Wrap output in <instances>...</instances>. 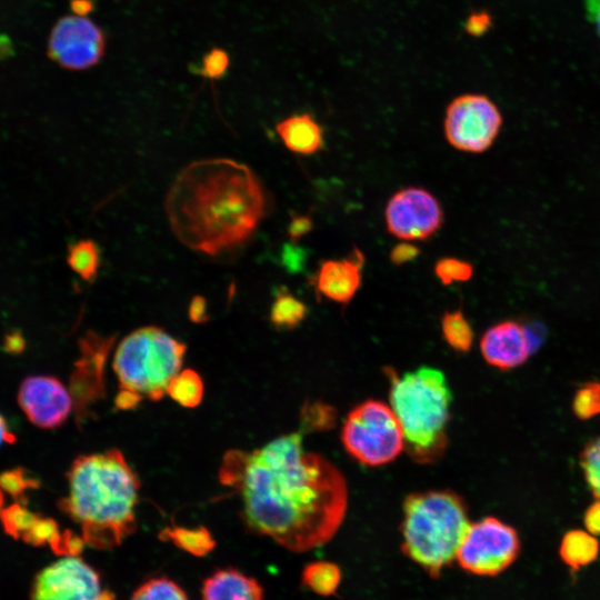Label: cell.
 <instances>
[{
    "label": "cell",
    "mask_w": 600,
    "mask_h": 600,
    "mask_svg": "<svg viewBox=\"0 0 600 600\" xmlns=\"http://www.w3.org/2000/svg\"><path fill=\"white\" fill-rule=\"evenodd\" d=\"M218 476L240 496L247 527L289 551L327 543L346 516L343 474L324 457L303 450L302 431L251 451H228Z\"/></svg>",
    "instance_id": "6da1fadb"
},
{
    "label": "cell",
    "mask_w": 600,
    "mask_h": 600,
    "mask_svg": "<svg viewBox=\"0 0 600 600\" xmlns=\"http://www.w3.org/2000/svg\"><path fill=\"white\" fill-rule=\"evenodd\" d=\"M164 207L174 236L184 246L216 256L250 238L263 217L266 197L249 167L214 158L187 166Z\"/></svg>",
    "instance_id": "7a4b0ae2"
},
{
    "label": "cell",
    "mask_w": 600,
    "mask_h": 600,
    "mask_svg": "<svg viewBox=\"0 0 600 600\" xmlns=\"http://www.w3.org/2000/svg\"><path fill=\"white\" fill-rule=\"evenodd\" d=\"M68 483L59 508L80 526L88 546L109 550L136 531L140 481L120 450L77 457Z\"/></svg>",
    "instance_id": "3957f363"
},
{
    "label": "cell",
    "mask_w": 600,
    "mask_h": 600,
    "mask_svg": "<svg viewBox=\"0 0 600 600\" xmlns=\"http://www.w3.org/2000/svg\"><path fill=\"white\" fill-rule=\"evenodd\" d=\"M390 407L404 438V450L419 463H432L444 453L452 396L439 369L423 366L401 376L387 369Z\"/></svg>",
    "instance_id": "277c9868"
},
{
    "label": "cell",
    "mask_w": 600,
    "mask_h": 600,
    "mask_svg": "<svg viewBox=\"0 0 600 600\" xmlns=\"http://www.w3.org/2000/svg\"><path fill=\"white\" fill-rule=\"evenodd\" d=\"M470 526L464 500L451 490L409 494L403 502L401 549L430 577L451 564Z\"/></svg>",
    "instance_id": "5b68a950"
},
{
    "label": "cell",
    "mask_w": 600,
    "mask_h": 600,
    "mask_svg": "<svg viewBox=\"0 0 600 600\" xmlns=\"http://www.w3.org/2000/svg\"><path fill=\"white\" fill-rule=\"evenodd\" d=\"M184 353V343L159 327L148 326L133 330L121 340L112 368L120 389L159 401L181 371Z\"/></svg>",
    "instance_id": "8992f818"
},
{
    "label": "cell",
    "mask_w": 600,
    "mask_h": 600,
    "mask_svg": "<svg viewBox=\"0 0 600 600\" xmlns=\"http://www.w3.org/2000/svg\"><path fill=\"white\" fill-rule=\"evenodd\" d=\"M341 441L348 453L370 467L393 461L404 449L403 432L391 407L373 399L357 404L348 413Z\"/></svg>",
    "instance_id": "52a82bcc"
},
{
    "label": "cell",
    "mask_w": 600,
    "mask_h": 600,
    "mask_svg": "<svg viewBox=\"0 0 600 600\" xmlns=\"http://www.w3.org/2000/svg\"><path fill=\"white\" fill-rule=\"evenodd\" d=\"M502 123V114L489 97L466 93L448 104L443 130L447 141L454 149L481 153L493 144Z\"/></svg>",
    "instance_id": "ba28073f"
},
{
    "label": "cell",
    "mask_w": 600,
    "mask_h": 600,
    "mask_svg": "<svg viewBox=\"0 0 600 600\" xmlns=\"http://www.w3.org/2000/svg\"><path fill=\"white\" fill-rule=\"evenodd\" d=\"M519 551L517 531L494 517H486L470 523L456 560L471 574L490 577L507 569Z\"/></svg>",
    "instance_id": "9c48e42d"
},
{
    "label": "cell",
    "mask_w": 600,
    "mask_h": 600,
    "mask_svg": "<svg viewBox=\"0 0 600 600\" xmlns=\"http://www.w3.org/2000/svg\"><path fill=\"white\" fill-rule=\"evenodd\" d=\"M99 573L78 557H62L42 569L31 587V600H114Z\"/></svg>",
    "instance_id": "30bf717a"
},
{
    "label": "cell",
    "mask_w": 600,
    "mask_h": 600,
    "mask_svg": "<svg viewBox=\"0 0 600 600\" xmlns=\"http://www.w3.org/2000/svg\"><path fill=\"white\" fill-rule=\"evenodd\" d=\"M384 221L388 232L400 240H426L441 228L443 210L428 190L407 187L388 200Z\"/></svg>",
    "instance_id": "8fae6325"
},
{
    "label": "cell",
    "mask_w": 600,
    "mask_h": 600,
    "mask_svg": "<svg viewBox=\"0 0 600 600\" xmlns=\"http://www.w3.org/2000/svg\"><path fill=\"white\" fill-rule=\"evenodd\" d=\"M104 34L90 19L62 17L53 26L48 41V57L68 70H83L100 61Z\"/></svg>",
    "instance_id": "7c38bea8"
},
{
    "label": "cell",
    "mask_w": 600,
    "mask_h": 600,
    "mask_svg": "<svg viewBox=\"0 0 600 600\" xmlns=\"http://www.w3.org/2000/svg\"><path fill=\"white\" fill-rule=\"evenodd\" d=\"M114 339L89 330L79 340L81 357L74 364L69 390L79 426L90 407L104 396L103 368Z\"/></svg>",
    "instance_id": "4fadbf2b"
},
{
    "label": "cell",
    "mask_w": 600,
    "mask_h": 600,
    "mask_svg": "<svg viewBox=\"0 0 600 600\" xmlns=\"http://www.w3.org/2000/svg\"><path fill=\"white\" fill-rule=\"evenodd\" d=\"M18 402L29 421L42 429L62 426L73 406L70 391L51 376L27 377L20 384Z\"/></svg>",
    "instance_id": "5bb4252c"
},
{
    "label": "cell",
    "mask_w": 600,
    "mask_h": 600,
    "mask_svg": "<svg viewBox=\"0 0 600 600\" xmlns=\"http://www.w3.org/2000/svg\"><path fill=\"white\" fill-rule=\"evenodd\" d=\"M537 346V336L527 326L513 320L496 323L483 333L480 340V350L484 360L502 370L522 364Z\"/></svg>",
    "instance_id": "9a60e30c"
},
{
    "label": "cell",
    "mask_w": 600,
    "mask_h": 600,
    "mask_svg": "<svg viewBox=\"0 0 600 600\" xmlns=\"http://www.w3.org/2000/svg\"><path fill=\"white\" fill-rule=\"evenodd\" d=\"M363 263L364 257L357 248L347 258L321 262L313 278L317 291L331 301L347 304L360 288Z\"/></svg>",
    "instance_id": "2e32d148"
},
{
    "label": "cell",
    "mask_w": 600,
    "mask_h": 600,
    "mask_svg": "<svg viewBox=\"0 0 600 600\" xmlns=\"http://www.w3.org/2000/svg\"><path fill=\"white\" fill-rule=\"evenodd\" d=\"M259 581L234 568L211 573L202 583L201 600H263Z\"/></svg>",
    "instance_id": "e0dca14e"
},
{
    "label": "cell",
    "mask_w": 600,
    "mask_h": 600,
    "mask_svg": "<svg viewBox=\"0 0 600 600\" xmlns=\"http://www.w3.org/2000/svg\"><path fill=\"white\" fill-rule=\"evenodd\" d=\"M276 130L290 151L310 156L323 148V129L308 113L292 114L277 123Z\"/></svg>",
    "instance_id": "ac0fdd59"
},
{
    "label": "cell",
    "mask_w": 600,
    "mask_h": 600,
    "mask_svg": "<svg viewBox=\"0 0 600 600\" xmlns=\"http://www.w3.org/2000/svg\"><path fill=\"white\" fill-rule=\"evenodd\" d=\"M559 551L563 562L571 569L578 570L597 558L599 543L588 531L571 530L563 536Z\"/></svg>",
    "instance_id": "d6986e66"
},
{
    "label": "cell",
    "mask_w": 600,
    "mask_h": 600,
    "mask_svg": "<svg viewBox=\"0 0 600 600\" xmlns=\"http://www.w3.org/2000/svg\"><path fill=\"white\" fill-rule=\"evenodd\" d=\"M159 538L162 541L172 542L179 549L196 557H203L216 547V540L211 532L203 526L196 528L168 527L159 533Z\"/></svg>",
    "instance_id": "ffe728a7"
},
{
    "label": "cell",
    "mask_w": 600,
    "mask_h": 600,
    "mask_svg": "<svg viewBox=\"0 0 600 600\" xmlns=\"http://www.w3.org/2000/svg\"><path fill=\"white\" fill-rule=\"evenodd\" d=\"M307 306L286 287H279L270 309V321L278 330H291L306 318Z\"/></svg>",
    "instance_id": "44dd1931"
},
{
    "label": "cell",
    "mask_w": 600,
    "mask_h": 600,
    "mask_svg": "<svg viewBox=\"0 0 600 600\" xmlns=\"http://www.w3.org/2000/svg\"><path fill=\"white\" fill-rule=\"evenodd\" d=\"M67 263L82 280L92 282L101 264V251L96 241L81 239L68 247Z\"/></svg>",
    "instance_id": "7402d4cb"
},
{
    "label": "cell",
    "mask_w": 600,
    "mask_h": 600,
    "mask_svg": "<svg viewBox=\"0 0 600 600\" xmlns=\"http://www.w3.org/2000/svg\"><path fill=\"white\" fill-rule=\"evenodd\" d=\"M341 577V570L336 563L320 560L304 567L301 581L318 596L329 597L338 590Z\"/></svg>",
    "instance_id": "603a6c76"
},
{
    "label": "cell",
    "mask_w": 600,
    "mask_h": 600,
    "mask_svg": "<svg viewBox=\"0 0 600 600\" xmlns=\"http://www.w3.org/2000/svg\"><path fill=\"white\" fill-rule=\"evenodd\" d=\"M203 391L200 374L192 369H184L171 380L167 394L184 408H196L202 401Z\"/></svg>",
    "instance_id": "cb8c5ba5"
},
{
    "label": "cell",
    "mask_w": 600,
    "mask_h": 600,
    "mask_svg": "<svg viewBox=\"0 0 600 600\" xmlns=\"http://www.w3.org/2000/svg\"><path fill=\"white\" fill-rule=\"evenodd\" d=\"M441 332L449 344L456 351L467 352L473 341V331L461 310L447 311L441 318Z\"/></svg>",
    "instance_id": "d4e9b609"
},
{
    "label": "cell",
    "mask_w": 600,
    "mask_h": 600,
    "mask_svg": "<svg viewBox=\"0 0 600 600\" xmlns=\"http://www.w3.org/2000/svg\"><path fill=\"white\" fill-rule=\"evenodd\" d=\"M130 600H189L184 590L167 577H154L141 583Z\"/></svg>",
    "instance_id": "484cf974"
},
{
    "label": "cell",
    "mask_w": 600,
    "mask_h": 600,
    "mask_svg": "<svg viewBox=\"0 0 600 600\" xmlns=\"http://www.w3.org/2000/svg\"><path fill=\"white\" fill-rule=\"evenodd\" d=\"M39 514L33 513L20 502L0 510V521L4 531L14 539H21L34 523Z\"/></svg>",
    "instance_id": "4316f807"
},
{
    "label": "cell",
    "mask_w": 600,
    "mask_h": 600,
    "mask_svg": "<svg viewBox=\"0 0 600 600\" xmlns=\"http://www.w3.org/2000/svg\"><path fill=\"white\" fill-rule=\"evenodd\" d=\"M38 479L22 468L7 470L0 473V488L17 500L26 502V493L31 489L39 488Z\"/></svg>",
    "instance_id": "83f0119b"
},
{
    "label": "cell",
    "mask_w": 600,
    "mask_h": 600,
    "mask_svg": "<svg viewBox=\"0 0 600 600\" xmlns=\"http://www.w3.org/2000/svg\"><path fill=\"white\" fill-rule=\"evenodd\" d=\"M433 271L442 284L450 286L469 281L473 276V266L459 258L444 257L436 262Z\"/></svg>",
    "instance_id": "f1b7e54d"
},
{
    "label": "cell",
    "mask_w": 600,
    "mask_h": 600,
    "mask_svg": "<svg viewBox=\"0 0 600 600\" xmlns=\"http://www.w3.org/2000/svg\"><path fill=\"white\" fill-rule=\"evenodd\" d=\"M580 464L592 494L600 500V438L584 447Z\"/></svg>",
    "instance_id": "f546056e"
},
{
    "label": "cell",
    "mask_w": 600,
    "mask_h": 600,
    "mask_svg": "<svg viewBox=\"0 0 600 600\" xmlns=\"http://www.w3.org/2000/svg\"><path fill=\"white\" fill-rule=\"evenodd\" d=\"M573 412L579 419H590L600 414V383L588 382L574 394Z\"/></svg>",
    "instance_id": "4dcf8cb0"
},
{
    "label": "cell",
    "mask_w": 600,
    "mask_h": 600,
    "mask_svg": "<svg viewBox=\"0 0 600 600\" xmlns=\"http://www.w3.org/2000/svg\"><path fill=\"white\" fill-rule=\"evenodd\" d=\"M58 523L51 518L39 516L31 528L24 532L21 539L32 546H51L60 534Z\"/></svg>",
    "instance_id": "1f68e13d"
},
{
    "label": "cell",
    "mask_w": 600,
    "mask_h": 600,
    "mask_svg": "<svg viewBox=\"0 0 600 600\" xmlns=\"http://www.w3.org/2000/svg\"><path fill=\"white\" fill-rule=\"evenodd\" d=\"M228 67V53L214 48L203 57L199 73L209 79H219L226 73Z\"/></svg>",
    "instance_id": "d6a6232c"
},
{
    "label": "cell",
    "mask_w": 600,
    "mask_h": 600,
    "mask_svg": "<svg viewBox=\"0 0 600 600\" xmlns=\"http://www.w3.org/2000/svg\"><path fill=\"white\" fill-rule=\"evenodd\" d=\"M86 541L82 536L76 534L71 530L60 532L59 537L51 543V550L61 557H78L84 549Z\"/></svg>",
    "instance_id": "836d02e7"
},
{
    "label": "cell",
    "mask_w": 600,
    "mask_h": 600,
    "mask_svg": "<svg viewBox=\"0 0 600 600\" xmlns=\"http://www.w3.org/2000/svg\"><path fill=\"white\" fill-rule=\"evenodd\" d=\"M332 418V410L330 408H316V404L308 407L306 416L302 418L301 428L304 431L314 430L318 428H324Z\"/></svg>",
    "instance_id": "e575fe53"
},
{
    "label": "cell",
    "mask_w": 600,
    "mask_h": 600,
    "mask_svg": "<svg viewBox=\"0 0 600 600\" xmlns=\"http://www.w3.org/2000/svg\"><path fill=\"white\" fill-rule=\"evenodd\" d=\"M313 229V221L308 214L291 213L288 224V236L290 242H297Z\"/></svg>",
    "instance_id": "d590c367"
},
{
    "label": "cell",
    "mask_w": 600,
    "mask_h": 600,
    "mask_svg": "<svg viewBox=\"0 0 600 600\" xmlns=\"http://www.w3.org/2000/svg\"><path fill=\"white\" fill-rule=\"evenodd\" d=\"M420 254L419 247L410 243V241H403L396 244L390 253L389 260L394 266H402L410 261H413Z\"/></svg>",
    "instance_id": "8d00e7d4"
},
{
    "label": "cell",
    "mask_w": 600,
    "mask_h": 600,
    "mask_svg": "<svg viewBox=\"0 0 600 600\" xmlns=\"http://www.w3.org/2000/svg\"><path fill=\"white\" fill-rule=\"evenodd\" d=\"M207 300L202 296H194L188 308V317L189 319L194 323H203L209 320V316L207 313Z\"/></svg>",
    "instance_id": "74e56055"
},
{
    "label": "cell",
    "mask_w": 600,
    "mask_h": 600,
    "mask_svg": "<svg viewBox=\"0 0 600 600\" xmlns=\"http://www.w3.org/2000/svg\"><path fill=\"white\" fill-rule=\"evenodd\" d=\"M584 526L593 536H600V500L593 502L584 513Z\"/></svg>",
    "instance_id": "f35d334b"
},
{
    "label": "cell",
    "mask_w": 600,
    "mask_h": 600,
    "mask_svg": "<svg viewBox=\"0 0 600 600\" xmlns=\"http://www.w3.org/2000/svg\"><path fill=\"white\" fill-rule=\"evenodd\" d=\"M293 246L294 244L291 242L290 244H286L281 254L282 263L288 271H297L300 267L302 258L301 251Z\"/></svg>",
    "instance_id": "ab89813d"
},
{
    "label": "cell",
    "mask_w": 600,
    "mask_h": 600,
    "mask_svg": "<svg viewBox=\"0 0 600 600\" xmlns=\"http://www.w3.org/2000/svg\"><path fill=\"white\" fill-rule=\"evenodd\" d=\"M142 400V397L139 394L120 389L118 394L116 396L114 403L116 407L120 410H131L138 407L140 401Z\"/></svg>",
    "instance_id": "60d3db41"
},
{
    "label": "cell",
    "mask_w": 600,
    "mask_h": 600,
    "mask_svg": "<svg viewBox=\"0 0 600 600\" xmlns=\"http://www.w3.org/2000/svg\"><path fill=\"white\" fill-rule=\"evenodd\" d=\"M26 341L20 331L9 332L3 340V350L8 353H21L24 350Z\"/></svg>",
    "instance_id": "b9f144b4"
},
{
    "label": "cell",
    "mask_w": 600,
    "mask_h": 600,
    "mask_svg": "<svg viewBox=\"0 0 600 600\" xmlns=\"http://www.w3.org/2000/svg\"><path fill=\"white\" fill-rule=\"evenodd\" d=\"M588 17L600 37V0H586Z\"/></svg>",
    "instance_id": "7bdbcfd3"
},
{
    "label": "cell",
    "mask_w": 600,
    "mask_h": 600,
    "mask_svg": "<svg viewBox=\"0 0 600 600\" xmlns=\"http://www.w3.org/2000/svg\"><path fill=\"white\" fill-rule=\"evenodd\" d=\"M70 8L74 16L86 17L93 9L92 0H71Z\"/></svg>",
    "instance_id": "ee69618b"
},
{
    "label": "cell",
    "mask_w": 600,
    "mask_h": 600,
    "mask_svg": "<svg viewBox=\"0 0 600 600\" xmlns=\"http://www.w3.org/2000/svg\"><path fill=\"white\" fill-rule=\"evenodd\" d=\"M488 20V17H486L484 13H476L472 17H470L468 22V30L472 33H478L480 31L484 30V27L487 26L486 22Z\"/></svg>",
    "instance_id": "f6af8a7d"
},
{
    "label": "cell",
    "mask_w": 600,
    "mask_h": 600,
    "mask_svg": "<svg viewBox=\"0 0 600 600\" xmlns=\"http://www.w3.org/2000/svg\"><path fill=\"white\" fill-rule=\"evenodd\" d=\"M16 436L9 429L6 419L0 414V446L3 443H13Z\"/></svg>",
    "instance_id": "bcb514c9"
},
{
    "label": "cell",
    "mask_w": 600,
    "mask_h": 600,
    "mask_svg": "<svg viewBox=\"0 0 600 600\" xmlns=\"http://www.w3.org/2000/svg\"><path fill=\"white\" fill-rule=\"evenodd\" d=\"M13 52L11 40L7 36H0V59L10 57Z\"/></svg>",
    "instance_id": "7dc6e473"
},
{
    "label": "cell",
    "mask_w": 600,
    "mask_h": 600,
    "mask_svg": "<svg viewBox=\"0 0 600 600\" xmlns=\"http://www.w3.org/2000/svg\"><path fill=\"white\" fill-rule=\"evenodd\" d=\"M3 503H4L3 490L0 488V510L3 508Z\"/></svg>",
    "instance_id": "c3c4849f"
}]
</instances>
